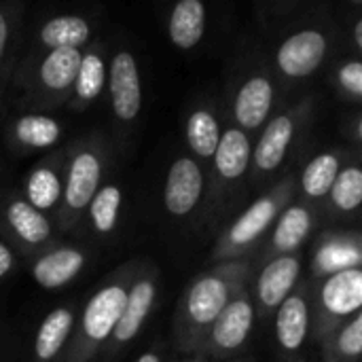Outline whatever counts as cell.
<instances>
[{"mask_svg": "<svg viewBox=\"0 0 362 362\" xmlns=\"http://www.w3.org/2000/svg\"><path fill=\"white\" fill-rule=\"evenodd\" d=\"M250 265L244 261L221 263L199 274L185 291L174 316V341L180 352L197 354L218 314L246 291Z\"/></svg>", "mask_w": 362, "mask_h": 362, "instance_id": "obj_1", "label": "cell"}, {"mask_svg": "<svg viewBox=\"0 0 362 362\" xmlns=\"http://www.w3.org/2000/svg\"><path fill=\"white\" fill-rule=\"evenodd\" d=\"M134 267L136 265L119 269V274L110 282H106L100 291L91 295L83 310L74 337L68 341L64 362H91L98 350L110 339L125 308L127 288L136 274Z\"/></svg>", "mask_w": 362, "mask_h": 362, "instance_id": "obj_2", "label": "cell"}, {"mask_svg": "<svg viewBox=\"0 0 362 362\" xmlns=\"http://www.w3.org/2000/svg\"><path fill=\"white\" fill-rule=\"evenodd\" d=\"M295 193V176H284L269 193L252 202L221 235L214 248V259L229 263L240 261L246 257L252 246L259 242V238L272 227L274 221L282 214V210L291 204Z\"/></svg>", "mask_w": 362, "mask_h": 362, "instance_id": "obj_3", "label": "cell"}, {"mask_svg": "<svg viewBox=\"0 0 362 362\" xmlns=\"http://www.w3.org/2000/svg\"><path fill=\"white\" fill-rule=\"evenodd\" d=\"M106 153L100 140H83L70 155L66 178L62 185V210L59 223L70 229L78 223L81 214L87 210L89 202L102 187Z\"/></svg>", "mask_w": 362, "mask_h": 362, "instance_id": "obj_4", "label": "cell"}, {"mask_svg": "<svg viewBox=\"0 0 362 362\" xmlns=\"http://www.w3.org/2000/svg\"><path fill=\"white\" fill-rule=\"evenodd\" d=\"M362 272L361 267H341L333 272L318 288L314 322V339L327 337L331 331L361 314Z\"/></svg>", "mask_w": 362, "mask_h": 362, "instance_id": "obj_5", "label": "cell"}, {"mask_svg": "<svg viewBox=\"0 0 362 362\" xmlns=\"http://www.w3.org/2000/svg\"><path fill=\"white\" fill-rule=\"evenodd\" d=\"M255 325V305L248 293H240L212 322L199 344V356L229 358L244 348Z\"/></svg>", "mask_w": 362, "mask_h": 362, "instance_id": "obj_6", "label": "cell"}, {"mask_svg": "<svg viewBox=\"0 0 362 362\" xmlns=\"http://www.w3.org/2000/svg\"><path fill=\"white\" fill-rule=\"evenodd\" d=\"M155 299H157V269L151 265H142V269L136 272L132 278L123 314L108 339L110 352L129 344L140 333V329L144 327V322L155 305Z\"/></svg>", "mask_w": 362, "mask_h": 362, "instance_id": "obj_7", "label": "cell"}, {"mask_svg": "<svg viewBox=\"0 0 362 362\" xmlns=\"http://www.w3.org/2000/svg\"><path fill=\"white\" fill-rule=\"evenodd\" d=\"M303 112H305V104L299 108L286 110L282 115H276L265 125V129H263V134H261V138L252 151V159H250L257 176L272 174L282 165L284 157L291 151V144L297 138Z\"/></svg>", "mask_w": 362, "mask_h": 362, "instance_id": "obj_8", "label": "cell"}, {"mask_svg": "<svg viewBox=\"0 0 362 362\" xmlns=\"http://www.w3.org/2000/svg\"><path fill=\"white\" fill-rule=\"evenodd\" d=\"M329 53V38L322 30L305 28L291 34L276 53L278 70L286 78H305L314 74Z\"/></svg>", "mask_w": 362, "mask_h": 362, "instance_id": "obj_9", "label": "cell"}, {"mask_svg": "<svg viewBox=\"0 0 362 362\" xmlns=\"http://www.w3.org/2000/svg\"><path fill=\"white\" fill-rule=\"evenodd\" d=\"M204 195V172L193 157H178L172 161L165 187L163 204L170 216L185 218L189 216Z\"/></svg>", "mask_w": 362, "mask_h": 362, "instance_id": "obj_10", "label": "cell"}, {"mask_svg": "<svg viewBox=\"0 0 362 362\" xmlns=\"http://www.w3.org/2000/svg\"><path fill=\"white\" fill-rule=\"evenodd\" d=\"M81 57V49H55L40 59L36 68V93L40 100H47V106L62 104L72 91Z\"/></svg>", "mask_w": 362, "mask_h": 362, "instance_id": "obj_11", "label": "cell"}, {"mask_svg": "<svg viewBox=\"0 0 362 362\" xmlns=\"http://www.w3.org/2000/svg\"><path fill=\"white\" fill-rule=\"evenodd\" d=\"M108 85H110V102L117 119L123 123L134 121L142 108V83H140V70L136 57L127 49H121L112 55Z\"/></svg>", "mask_w": 362, "mask_h": 362, "instance_id": "obj_12", "label": "cell"}, {"mask_svg": "<svg viewBox=\"0 0 362 362\" xmlns=\"http://www.w3.org/2000/svg\"><path fill=\"white\" fill-rule=\"evenodd\" d=\"M308 295V288L301 286V291L291 293L284 299V303L276 310V337L280 350L286 356H297L310 337L312 314Z\"/></svg>", "mask_w": 362, "mask_h": 362, "instance_id": "obj_13", "label": "cell"}, {"mask_svg": "<svg viewBox=\"0 0 362 362\" xmlns=\"http://www.w3.org/2000/svg\"><path fill=\"white\" fill-rule=\"evenodd\" d=\"M2 225L25 248H42L51 242V223L28 204L25 197H8L2 206Z\"/></svg>", "mask_w": 362, "mask_h": 362, "instance_id": "obj_14", "label": "cell"}, {"mask_svg": "<svg viewBox=\"0 0 362 362\" xmlns=\"http://www.w3.org/2000/svg\"><path fill=\"white\" fill-rule=\"evenodd\" d=\"M274 83L265 74H255L246 78L233 100V117L242 132L261 127L274 106Z\"/></svg>", "mask_w": 362, "mask_h": 362, "instance_id": "obj_15", "label": "cell"}, {"mask_svg": "<svg viewBox=\"0 0 362 362\" xmlns=\"http://www.w3.org/2000/svg\"><path fill=\"white\" fill-rule=\"evenodd\" d=\"M301 272V259L297 255H282L274 257L261 272L257 282V297L259 305L265 312H276L284 299L293 293Z\"/></svg>", "mask_w": 362, "mask_h": 362, "instance_id": "obj_16", "label": "cell"}, {"mask_svg": "<svg viewBox=\"0 0 362 362\" xmlns=\"http://www.w3.org/2000/svg\"><path fill=\"white\" fill-rule=\"evenodd\" d=\"M85 252L78 248H53L36 259L32 267V278L38 286L55 291L72 282L85 267Z\"/></svg>", "mask_w": 362, "mask_h": 362, "instance_id": "obj_17", "label": "cell"}, {"mask_svg": "<svg viewBox=\"0 0 362 362\" xmlns=\"http://www.w3.org/2000/svg\"><path fill=\"white\" fill-rule=\"evenodd\" d=\"M214 170L223 185L235 182L250 170L252 159V146L240 127H229L227 132H221L218 146L214 151Z\"/></svg>", "mask_w": 362, "mask_h": 362, "instance_id": "obj_18", "label": "cell"}, {"mask_svg": "<svg viewBox=\"0 0 362 362\" xmlns=\"http://www.w3.org/2000/svg\"><path fill=\"white\" fill-rule=\"evenodd\" d=\"M74 331V310L57 308L38 327L34 339V362H55L70 341Z\"/></svg>", "mask_w": 362, "mask_h": 362, "instance_id": "obj_19", "label": "cell"}, {"mask_svg": "<svg viewBox=\"0 0 362 362\" xmlns=\"http://www.w3.org/2000/svg\"><path fill=\"white\" fill-rule=\"evenodd\" d=\"M316 216L310 206H286L278 216V225L272 235V255H297L299 246L308 240Z\"/></svg>", "mask_w": 362, "mask_h": 362, "instance_id": "obj_20", "label": "cell"}, {"mask_svg": "<svg viewBox=\"0 0 362 362\" xmlns=\"http://www.w3.org/2000/svg\"><path fill=\"white\" fill-rule=\"evenodd\" d=\"M206 32V4L202 0H180L168 21V34L174 47L189 51L199 45Z\"/></svg>", "mask_w": 362, "mask_h": 362, "instance_id": "obj_21", "label": "cell"}, {"mask_svg": "<svg viewBox=\"0 0 362 362\" xmlns=\"http://www.w3.org/2000/svg\"><path fill=\"white\" fill-rule=\"evenodd\" d=\"M91 25L81 15H57L38 30V42L42 49H81L89 42Z\"/></svg>", "mask_w": 362, "mask_h": 362, "instance_id": "obj_22", "label": "cell"}, {"mask_svg": "<svg viewBox=\"0 0 362 362\" xmlns=\"http://www.w3.org/2000/svg\"><path fill=\"white\" fill-rule=\"evenodd\" d=\"M325 362H358L362 354V314H356L320 339Z\"/></svg>", "mask_w": 362, "mask_h": 362, "instance_id": "obj_23", "label": "cell"}, {"mask_svg": "<svg viewBox=\"0 0 362 362\" xmlns=\"http://www.w3.org/2000/svg\"><path fill=\"white\" fill-rule=\"evenodd\" d=\"M106 85V64L100 51H87L81 57V66L72 87V108L89 106Z\"/></svg>", "mask_w": 362, "mask_h": 362, "instance_id": "obj_24", "label": "cell"}, {"mask_svg": "<svg viewBox=\"0 0 362 362\" xmlns=\"http://www.w3.org/2000/svg\"><path fill=\"white\" fill-rule=\"evenodd\" d=\"M221 140V125L216 115L210 108H195L187 117V144L202 157L212 159Z\"/></svg>", "mask_w": 362, "mask_h": 362, "instance_id": "obj_25", "label": "cell"}, {"mask_svg": "<svg viewBox=\"0 0 362 362\" xmlns=\"http://www.w3.org/2000/svg\"><path fill=\"white\" fill-rule=\"evenodd\" d=\"M62 136V125L47 115H23L15 121L13 138L23 148H47Z\"/></svg>", "mask_w": 362, "mask_h": 362, "instance_id": "obj_26", "label": "cell"}, {"mask_svg": "<svg viewBox=\"0 0 362 362\" xmlns=\"http://www.w3.org/2000/svg\"><path fill=\"white\" fill-rule=\"evenodd\" d=\"M341 170V157L335 153H320L316 155L301 174V189L310 199L327 197L337 174Z\"/></svg>", "mask_w": 362, "mask_h": 362, "instance_id": "obj_27", "label": "cell"}, {"mask_svg": "<svg viewBox=\"0 0 362 362\" xmlns=\"http://www.w3.org/2000/svg\"><path fill=\"white\" fill-rule=\"evenodd\" d=\"M121 206H123V191L119 185L100 187L87 206L89 208V221H91L93 229L102 235L112 233L117 223H119Z\"/></svg>", "mask_w": 362, "mask_h": 362, "instance_id": "obj_28", "label": "cell"}, {"mask_svg": "<svg viewBox=\"0 0 362 362\" xmlns=\"http://www.w3.org/2000/svg\"><path fill=\"white\" fill-rule=\"evenodd\" d=\"M62 197V182H59V172L51 163H42L34 168V172L28 178V204H32L36 210H47L57 204Z\"/></svg>", "mask_w": 362, "mask_h": 362, "instance_id": "obj_29", "label": "cell"}, {"mask_svg": "<svg viewBox=\"0 0 362 362\" xmlns=\"http://www.w3.org/2000/svg\"><path fill=\"white\" fill-rule=\"evenodd\" d=\"M331 204L335 210L348 214L358 210L362 202V170L358 165H348L339 170L331 191H329Z\"/></svg>", "mask_w": 362, "mask_h": 362, "instance_id": "obj_30", "label": "cell"}, {"mask_svg": "<svg viewBox=\"0 0 362 362\" xmlns=\"http://www.w3.org/2000/svg\"><path fill=\"white\" fill-rule=\"evenodd\" d=\"M17 25H19V17L15 13V6L0 4V95H2L8 70H11Z\"/></svg>", "mask_w": 362, "mask_h": 362, "instance_id": "obj_31", "label": "cell"}, {"mask_svg": "<svg viewBox=\"0 0 362 362\" xmlns=\"http://www.w3.org/2000/svg\"><path fill=\"white\" fill-rule=\"evenodd\" d=\"M337 83L341 87V91H346V95H350L352 100H361L362 98V64L358 59H348L346 64L339 66L337 70Z\"/></svg>", "mask_w": 362, "mask_h": 362, "instance_id": "obj_32", "label": "cell"}, {"mask_svg": "<svg viewBox=\"0 0 362 362\" xmlns=\"http://www.w3.org/2000/svg\"><path fill=\"white\" fill-rule=\"evenodd\" d=\"M13 263H15V255L13 250L0 242V278H4L11 269H13Z\"/></svg>", "mask_w": 362, "mask_h": 362, "instance_id": "obj_33", "label": "cell"}, {"mask_svg": "<svg viewBox=\"0 0 362 362\" xmlns=\"http://www.w3.org/2000/svg\"><path fill=\"white\" fill-rule=\"evenodd\" d=\"M136 362H163L161 361V354L157 352V350H148V352H144L140 358Z\"/></svg>", "mask_w": 362, "mask_h": 362, "instance_id": "obj_34", "label": "cell"}, {"mask_svg": "<svg viewBox=\"0 0 362 362\" xmlns=\"http://www.w3.org/2000/svg\"><path fill=\"white\" fill-rule=\"evenodd\" d=\"M354 45L356 49H362V19L354 21Z\"/></svg>", "mask_w": 362, "mask_h": 362, "instance_id": "obj_35", "label": "cell"}, {"mask_svg": "<svg viewBox=\"0 0 362 362\" xmlns=\"http://www.w3.org/2000/svg\"><path fill=\"white\" fill-rule=\"evenodd\" d=\"M193 356H195V358L189 362H208V358H206V356H199V354H193Z\"/></svg>", "mask_w": 362, "mask_h": 362, "instance_id": "obj_36", "label": "cell"}]
</instances>
